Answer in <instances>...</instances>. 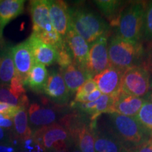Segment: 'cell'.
Wrapping results in <instances>:
<instances>
[{
	"instance_id": "obj_1",
	"label": "cell",
	"mask_w": 152,
	"mask_h": 152,
	"mask_svg": "<svg viewBox=\"0 0 152 152\" xmlns=\"http://www.w3.org/2000/svg\"><path fill=\"white\" fill-rule=\"evenodd\" d=\"M71 25L88 44H92L102 36L109 35V26L102 17L91 9L77 5L69 8Z\"/></svg>"
},
{
	"instance_id": "obj_2",
	"label": "cell",
	"mask_w": 152,
	"mask_h": 152,
	"mask_svg": "<svg viewBox=\"0 0 152 152\" xmlns=\"http://www.w3.org/2000/svg\"><path fill=\"white\" fill-rule=\"evenodd\" d=\"M107 130L119 139L130 151L151 137L134 117L107 113Z\"/></svg>"
},
{
	"instance_id": "obj_3",
	"label": "cell",
	"mask_w": 152,
	"mask_h": 152,
	"mask_svg": "<svg viewBox=\"0 0 152 152\" xmlns=\"http://www.w3.org/2000/svg\"><path fill=\"white\" fill-rule=\"evenodd\" d=\"M147 5L145 1H134L125 7L117 25L118 37L132 42H139L143 33Z\"/></svg>"
},
{
	"instance_id": "obj_4",
	"label": "cell",
	"mask_w": 152,
	"mask_h": 152,
	"mask_svg": "<svg viewBox=\"0 0 152 152\" xmlns=\"http://www.w3.org/2000/svg\"><path fill=\"white\" fill-rule=\"evenodd\" d=\"M110 66L125 71L136 64L143 55V48L140 42H132L114 36L108 45Z\"/></svg>"
},
{
	"instance_id": "obj_5",
	"label": "cell",
	"mask_w": 152,
	"mask_h": 152,
	"mask_svg": "<svg viewBox=\"0 0 152 152\" xmlns=\"http://www.w3.org/2000/svg\"><path fill=\"white\" fill-rule=\"evenodd\" d=\"M34 142L43 151L68 149L73 144L68 131L60 123H54L33 132Z\"/></svg>"
},
{
	"instance_id": "obj_6",
	"label": "cell",
	"mask_w": 152,
	"mask_h": 152,
	"mask_svg": "<svg viewBox=\"0 0 152 152\" xmlns=\"http://www.w3.org/2000/svg\"><path fill=\"white\" fill-rule=\"evenodd\" d=\"M150 90V75L146 68L132 66L123 72L121 91L125 94L142 98L148 94Z\"/></svg>"
},
{
	"instance_id": "obj_7",
	"label": "cell",
	"mask_w": 152,
	"mask_h": 152,
	"mask_svg": "<svg viewBox=\"0 0 152 152\" xmlns=\"http://www.w3.org/2000/svg\"><path fill=\"white\" fill-rule=\"evenodd\" d=\"M108 36L109 35L102 36L91 44L85 68L92 77L110 67L108 54Z\"/></svg>"
},
{
	"instance_id": "obj_8",
	"label": "cell",
	"mask_w": 152,
	"mask_h": 152,
	"mask_svg": "<svg viewBox=\"0 0 152 152\" xmlns=\"http://www.w3.org/2000/svg\"><path fill=\"white\" fill-rule=\"evenodd\" d=\"M11 52L16 70L15 75L21 80L24 85H26L28 76L35 62L28 41L11 47Z\"/></svg>"
},
{
	"instance_id": "obj_9",
	"label": "cell",
	"mask_w": 152,
	"mask_h": 152,
	"mask_svg": "<svg viewBox=\"0 0 152 152\" xmlns=\"http://www.w3.org/2000/svg\"><path fill=\"white\" fill-rule=\"evenodd\" d=\"M29 12L33 22V33L55 30L51 21L47 0L30 1Z\"/></svg>"
},
{
	"instance_id": "obj_10",
	"label": "cell",
	"mask_w": 152,
	"mask_h": 152,
	"mask_svg": "<svg viewBox=\"0 0 152 152\" xmlns=\"http://www.w3.org/2000/svg\"><path fill=\"white\" fill-rule=\"evenodd\" d=\"M51 21L55 30L65 38L71 25L69 8L64 1H48Z\"/></svg>"
},
{
	"instance_id": "obj_11",
	"label": "cell",
	"mask_w": 152,
	"mask_h": 152,
	"mask_svg": "<svg viewBox=\"0 0 152 152\" xmlns=\"http://www.w3.org/2000/svg\"><path fill=\"white\" fill-rule=\"evenodd\" d=\"M123 72L110 66L102 73L95 75L93 79L102 94L115 96L121 91Z\"/></svg>"
},
{
	"instance_id": "obj_12",
	"label": "cell",
	"mask_w": 152,
	"mask_h": 152,
	"mask_svg": "<svg viewBox=\"0 0 152 152\" xmlns=\"http://www.w3.org/2000/svg\"><path fill=\"white\" fill-rule=\"evenodd\" d=\"M64 39L73 56L74 64L85 68L90 52L89 44L71 27Z\"/></svg>"
},
{
	"instance_id": "obj_13",
	"label": "cell",
	"mask_w": 152,
	"mask_h": 152,
	"mask_svg": "<svg viewBox=\"0 0 152 152\" xmlns=\"http://www.w3.org/2000/svg\"><path fill=\"white\" fill-rule=\"evenodd\" d=\"M44 92L58 104L67 103L71 95L61 73L56 70H52L49 74Z\"/></svg>"
},
{
	"instance_id": "obj_14",
	"label": "cell",
	"mask_w": 152,
	"mask_h": 152,
	"mask_svg": "<svg viewBox=\"0 0 152 152\" xmlns=\"http://www.w3.org/2000/svg\"><path fill=\"white\" fill-rule=\"evenodd\" d=\"M93 132L96 152H130L119 139L107 130H99L94 128Z\"/></svg>"
},
{
	"instance_id": "obj_15",
	"label": "cell",
	"mask_w": 152,
	"mask_h": 152,
	"mask_svg": "<svg viewBox=\"0 0 152 152\" xmlns=\"http://www.w3.org/2000/svg\"><path fill=\"white\" fill-rule=\"evenodd\" d=\"M27 41L31 49L35 61L44 66H51L56 63L58 54L54 47L45 44L33 33H32Z\"/></svg>"
},
{
	"instance_id": "obj_16",
	"label": "cell",
	"mask_w": 152,
	"mask_h": 152,
	"mask_svg": "<svg viewBox=\"0 0 152 152\" xmlns=\"http://www.w3.org/2000/svg\"><path fill=\"white\" fill-rule=\"evenodd\" d=\"M145 99L131 96L120 91L115 97L111 113L134 117L140 111Z\"/></svg>"
},
{
	"instance_id": "obj_17",
	"label": "cell",
	"mask_w": 152,
	"mask_h": 152,
	"mask_svg": "<svg viewBox=\"0 0 152 152\" xmlns=\"http://www.w3.org/2000/svg\"><path fill=\"white\" fill-rule=\"evenodd\" d=\"M60 72L71 94L77 92L87 80L92 78L85 68L74 63L66 68L60 69Z\"/></svg>"
},
{
	"instance_id": "obj_18",
	"label": "cell",
	"mask_w": 152,
	"mask_h": 152,
	"mask_svg": "<svg viewBox=\"0 0 152 152\" xmlns=\"http://www.w3.org/2000/svg\"><path fill=\"white\" fill-rule=\"evenodd\" d=\"M28 117L30 124L36 128L35 130H37L55 123L57 113L51 108L41 106L35 103L30 104L29 106Z\"/></svg>"
},
{
	"instance_id": "obj_19",
	"label": "cell",
	"mask_w": 152,
	"mask_h": 152,
	"mask_svg": "<svg viewBox=\"0 0 152 152\" xmlns=\"http://www.w3.org/2000/svg\"><path fill=\"white\" fill-rule=\"evenodd\" d=\"M115 96L102 94V96L94 102L77 104V105L82 111L91 115V122H95L102 114L111 113Z\"/></svg>"
},
{
	"instance_id": "obj_20",
	"label": "cell",
	"mask_w": 152,
	"mask_h": 152,
	"mask_svg": "<svg viewBox=\"0 0 152 152\" xmlns=\"http://www.w3.org/2000/svg\"><path fill=\"white\" fill-rule=\"evenodd\" d=\"M25 2L23 0L0 1V36L2 37L4 28L9 22L22 14Z\"/></svg>"
},
{
	"instance_id": "obj_21",
	"label": "cell",
	"mask_w": 152,
	"mask_h": 152,
	"mask_svg": "<svg viewBox=\"0 0 152 152\" xmlns=\"http://www.w3.org/2000/svg\"><path fill=\"white\" fill-rule=\"evenodd\" d=\"M102 14L109 20L112 26H117L121 13L125 8V2L117 0H98L94 1Z\"/></svg>"
},
{
	"instance_id": "obj_22",
	"label": "cell",
	"mask_w": 152,
	"mask_h": 152,
	"mask_svg": "<svg viewBox=\"0 0 152 152\" xmlns=\"http://www.w3.org/2000/svg\"><path fill=\"white\" fill-rule=\"evenodd\" d=\"M14 132L16 139L23 142L25 140L32 137L33 130L28 125V117L27 107L18 106L14 118Z\"/></svg>"
},
{
	"instance_id": "obj_23",
	"label": "cell",
	"mask_w": 152,
	"mask_h": 152,
	"mask_svg": "<svg viewBox=\"0 0 152 152\" xmlns=\"http://www.w3.org/2000/svg\"><path fill=\"white\" fill-rule=\"evenodd\" d=\"M16 75V70L13 60L11 47L0 49V83L1 85L10 84L11 80Z\"/></svg>"
},
{
	"instance_id": "obj_24",
	"label": "cell",
	"mask_w": 152,
	"mask_h": 152,
	"mask_svg": "<svg viewBox=\"0 0 152 152\" xmlns=\"http://www.w3.org/2000/svg\"><path fill=\"white\" fill-rule=\"evenodd\" d=\"M48 76V71L45 66L35 61L28 76L26 85L34 92H44Z\"/></svg>"
},
{
	"instance_id": "obj_25",
	"label": "cell",
	"mask_w": 152,
	"mask_h": 152,
	"mask_svg": "<svg viewBox=\"0 0 152 152\" xmlns=\"http://www.w3.org/2000/svg\"><path fill=\"white\" fill-rule=\"evenodd\" d=\"M137 122L148 134L152 137V103L147 101L140 109V111L134 116Z\"/></svg>"
},
{
	"instance_id": "obj_26",
	"label": "cell",
	"mask_w": 152,
	"mask_h": 152,
	"mask_svg": "<svg viewBox=\"0 0 152 152\" xmlns=\"http://www.w3.org/2000/svg\"><path fill=\"white\" fill-rule=\"evenodd\" d=\"M0 102L14 106H28V99L26 95L19 100L11 92L7 85H0Z\"/></svg>"
},
{
	"instance_id": "obj_27",
	"label": "cell",
	"mask_w": 152,
	"mask_h": 152,
	"mask_svg": "<svg viewBox=\"0 0 152 152\" xmlns=\"http://www.w3.org/2000/svg\"><path fill=\"white\" fill-rule=\"evenodd\" d=\"M33 33L35 34L44 43L54 47L56 49L61 47L66 43L65 39L62 37L56 30L52 32L39 31Z\"/></svg>"
},
{
	"instance_id": "obj_28",
	"label": "cell",
	"mask_w": 152,
	"mask_h": 152,
	"mask_svg": "<svg viewBox=\"0 0 152 152\" xmlns=\"http://www.w3.org/2000/svg\"><path fill=\"white\" fill-rule=\"evenodd\" d=\"M56 51L57 54H58L56 63L60 66V69L66 68L73 64V56H72L71 53L70 52L66 43H65V45H63L61 47L57 49Z\"/></svg>"
},
{
	"instance_id": "obj_29",
	"label": "cell",
	"mask_w": 152,
	"mask_h": 152,
	"mask_svg": "<svg viewBox=\"0 0 152 152\" xmlns=\"http://www.w3.org/2000/svg\"><path fill=\"white\" fill-rule=\"evenodd\" d=\"M143 33L146 39H152V1L147 4L146 8Z\"/></svg>"
},
{
	"instance_id": "obj_30",
	"label": "cell",
	"mask_w": 152,
	"mask_h": 152,
	"mask_svg": "<svg viewBox=\"0 0 152 152\" xmlns=\"http://www.w3.org/2000/svg\"><path fill=\"white\" fill-rule=\"evenodd\" d=\"M9 89L12 94L19 100L22 99L23 97L26 95V91L25 90L24 84L21 80L16 75L11 80L9 84Z\"/></svg>"
},
{
	"instance_id": "obj_31",
	"label": "cell",
	"mask_w": 152,
	"mask_h": 152,
	"mask_svg": "<svg viewBox=\"0 0 152 152\" xmlns=\"http://www.w3.org/2000/svg\"><path fill=\"white\" fill-rule=\"evenodd\" d=\"M97 85L93 78H90L85 82L76 92L75 96L87 95L92 93L94 91L97 90Z\"/></svg>"
},
{
	"instance_id": "obj_32",
	"label": "cell",
	"mask_w": 152,
	"mask_h": 152,
	"mask_svg": "<svg viewBox=\"0 0 152 152\" xmlns=\"http://www.w3.org/2000/svg\"><path fill=\"white\" fill-rule=\"evenodd\" d=\"M102 95V93L100 92V90L97 89L94 91L92 93L87 95H80V96H75V99H74V104H83V103H88V102H94L96 99H98Z\"/></svg>"
},
{
	"instance_id": "obj_33",
	"label": "cell",
	"mask_w": 152,
	"mask_h": 152,
	"mask_svg": "<svg viewBox=\"0 0 152 152\" xmlns=\"http://www.w3.org/2000/svg\"><path fill=\"white\" fill-rule=\"evenodd\" d=\"M130 152H152V137L144 143L133 148Z\"/></svg>"
},
{
	"instance_id": "obj_34",
	"label": "cell",
	"mask_w": 152,
	"mask_h": 152,
	"mask_svg": "<svg viewBox=\"0 0 152 152\" xmlns=\"http://www.w3.org/2000/svg\"><path fill=\"white\" fill-rule=\"evenodd\" d=\"M14 126L13 118L4 113H0V128L9 129Z\"/></svg>"
},
{
	"instance_id": "obj_35",
	"label": "cell",
	"mask_w": 152,
	"mask_h": 152,
	"mask_svg": "<svg viewBox=\"0 0 152 152\" xmlns=\"http://www.w3.org/2000/svg\"><path fill=\"white\" fill-rule=\"evenodd\" d=\"M0 152H16L15 148L9 142L0 143Z\"/></svg>"
},
{
	"instance_id": "obj_36",
	"label": "cell",
	"mask_w": 152,
	"mask_h": 152,
	"mask_svg": "<svg viewBox=\"0 0 152 152\" xmlns=\"http://www.w3.org/2000/svg\"><path fill=\"white\" fill-rule=\"evenodd\" d=\"M143 67L146 68L147 69H150L152 71V52L151 54H150V56L149 59H147V61H146V65L143 66Z\"/></svg>"
},
{
	"instance_id": "obj_37",
	"label": "cell",
	"mask_w": 152,
	"mask_h": 152,
	"mask_svg": "<svg viewBox=\"0 0 152 152\" xmlns=\"http://www.w3.org/2000/svg\"><path fill=\"white\" fill-rule=\"evenodd\" d=\"M6 135H7V131L4 128H0V142H1L5 140Z\"/></svg>"
},
{
	"instance_id": "obj_38",
	"label": "cell",
	"mask_w": 152,
	"mask_h": 152,
	"mask_svg": "<svg viewBox=\"0 0 152 152\" xmlns=\"http://www.w3.org/2000/svg\"><path fill=\"white\" fill-rule=\"evenodd\" d=\"M147 101H149V102H151L152 103V92H151L150 93H148L147 96Z\"/></svg>"
},
{
	"instance_id": "obj_39",
	"label": "cell",
	"mask_w": 152,
	"mask_h": 152,
	"mask_svg": "<svg viewBox=\"0 0 152 152\" xmlns=\"http://www.w3.org/2000/svg\"><path fill=\"white\" fill-rule=\"evenodd\" d=\"M71 152H81V151H80V150L79 149V148L74 144V147L73 149H72V151Z\"/></svg>"
},
{
	"instance_id": "obj_40",
	"label": "cell",
	"mask_w": 152,
	"mask_h": 152,
	"mask_svg": "<svg viewBox=\"0 0 152 152\" xmlns=\"http://www.w3.org/2000/svg\"><path fill=\"white\" fill-rule=\"evenodd\" d=\"M50 152H70L69 149H63V150H56V151H53Z\"/></svg>"
},
{
	"instance_id": "obj_41",
	"label": "cell",
	"mask_w": 152,
	"mask_h": 152,
	"mask_svg": "<svg viewBox=\"0 0 152 152\" xmlns=\"http://www.w3.org/2000/svg\"><path fill=\"white\" fill-rule=\"evenodd\" d=\"M20 152H30L29 151H20Z\"/></svg>"
},
{
	"instance_id": "obj_42",
	"label": "cell",
	"mask_w": 152,
	"mask_h": 152,
	"mask_svg": "<svg viewBox=\"0 0 152 152\" xmlns=\"http://www.w3.org/2000/svg\"><path fill=\"white\" fill-rule=\"evenodd\" d=\"M1 39H2V37H1V36H0V42H1ZM0 43H1V42H0Z\"/></svg>"
}]
</instances>
